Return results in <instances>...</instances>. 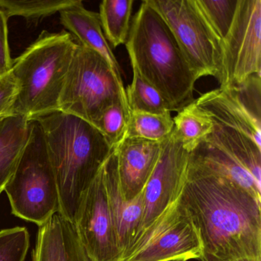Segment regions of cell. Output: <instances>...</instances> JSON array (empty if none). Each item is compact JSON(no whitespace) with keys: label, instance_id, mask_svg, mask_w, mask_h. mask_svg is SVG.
<instances>
[{"label":"cell","instance_id":"1","mask_svg":"<svg viewBox=\"0 0 261 261\" xmlns=\"http://www.w3.org/2000/svg\"><path fill=\"white\" fill-rule=\"evenodd\" d=\"M179 201L198 231L201 261L261 257V202L245 189L189 163Z\"/></svg>","mask_w":261,"mask_h":261},{"label":"cell","instance_id":"2","mask_svg":"<svg viewBox=\"0 0 261 261\" xmlns=\"http://www.w3.org/2000/svg\"><path fill=\"white\" fill-rule=\"evenodd\" d=\"M57 180L61 215L74 223L82 195L114 148L92 124L55 111L36 119Z\"/></svg>","mask_w":261,"mask_h":261},{"label":"cell","instance_id":"3","mask_svg":"<svg viewBox=\"0 0 261 261\" xmlns=\"http://www.w3.org/2000/svg\"><path fill=\"white\" fill-rule=\"evenodd\" d=\"M131 66L178 112L192 103L196 77L169 25L149 0L133 18L126 44Z\"/></svg>","mask_w":261,"mask_h":261},{"label":"cell","instance_id":"4","mask_svg":"<svg viewBox=\"0 0 261 261\" xmlns=\"http://www.w3.org/2000/svg\"><path fill=\"white\" fill-rule=\"evenodd\" d=\"M77 45L68 32L45 30L13 60L10 73L17 88L13 114L31 121L59 111L64 82Z\"/></svg>","mask_w":261,"mask_h":261},{"label":"cell","instance_id":"5","mask_svg":"<svg viewBox=\"0 0 261 261\" xmlns=\"http://www.w3.org/2000/svg\"><path fill=\"white\" fill-rule=\"evenodd\" d=\"M13 215L41 226L59 210L57 180L40 125L30 121L20 160L4 188Z\"/></svg>","mask_w":261,"mask_h":261},{"label":"cell","instance_id":"6","mask_svg":"<svg viewBox=\"0 0 261 261\" xmlns=\"http://www.w3.org/2000/svg\"><path fill=\"white\" fill-rule=\"evenodd\" d=\"M117 101L129 109L125 88L108 62L98 53L77 44L64 82L59 111L94 126L105 110Z\"/></svg>","mask_w":261,"mask_h":261},{"label":"cell","instance_id":"7","mask_svg":"<svg viewBox=\"0 0 261 261\" xmlns=\"http://www.w3.org/2000/svg\"><path fill=\"white\" fill-rule=\"evenodd\" d=\"M195 103L213 122V130L207 136L261 184L260 120L246 110L230 88L204 93Z\"/></svg>","mask_w":261,"mask_h":261},{"label":"cell","instance_id":"8","mask_svg":"<svg viewBox=\"0 0 261 261\" xmlns=\"http://www.w3.org/2000/svg\"><path fill=\"white\" fill-rule=\"evenodd\" d=\"M175 36L197 80L222 79V41L207 22L197 0H149Z\"/></svg>","mask_w":261,"mask_h":261},{"label":"cell","instance_id":"9","mask_svg":"<svg viewBox=\"0 0 261 261\" xmlns=\"http://www.w3.org/2000/svg\"><path fill=\"white\" fill-rule=\"evenodd\" d=\"M201 255L196 227L178 198L137 234L120 261H187Z\"/></svg>","mask_w":261,"mask_h":261},{"label":"cell","instance_id":"10","mask_svg":"<svg viewBox=\"0 0 261 261\" xmlns=\"http://www.w3.org/2000/svg\"><path fill=\"white\" fill-rule=\"evenodd\" d=\"M261 73V0H238L233 23L222 41L220 88L238 86Z\"/></svg>","mask_w":261,"mask_h":261},{"label":"cell","instance_id":"11","mask_svg":"<svg viewBox=\"0 0 261 261\" xmlns=\"http://www.w3.org/2000/svg\"><path fill=\"white\" fill-rule=\"evenodd\" d=\"M73 224L91 261H120L103 166L84 192Z\"/></svg>","mask_w":261,"mask_h":261},{"label":"cell","instance_id":"12","mask_svg":"<svg viewBox=\"0 0 261 261\" xmlns=\"http://www.w3.org/2000/svg\"><path fill=\"white\" fill-rule=\"evenodd\" d=\"M189 156L190 152L172 131L162 143L158 161L143 189L144 209L137 234L179 198L186 181Z\"/></svg>","mask_w":261,"mask_h":261},{"label":"cell","instance_id":"13","mask_svg":"<svg viewBox=\"0 0 261 261\" xmlns=\"http://www.w3.org/2000/svg\"><path fill=\"white\" fill-rule=\"evenodd\" d=\"M163 142L125 137L117 146L119 184L126 201L143 192L158 161Z\"/></svg>","mask_w":261,"mask_h":261},{"label":"cell","instance_id":"14","mask_svg":"<svg viewBox=\"0 0 261 261\" xmlns=\"http://www.w3.org/2000/svg\"><path fill=\"white\" fill-rule=\"evenodd\" d=\"M103 169L108 202L121 256L137 236L143 219V192L130 201H126L122 196L117 172V146L108 155Z\"/></svg>","mask_w":261,"mask_h":261},{"label":"cell","instance_id":"15","mask_svg":"<svg viewBox=\"0 0 261 261\" xmlns=\"http://www.w3.org/2000/svg\"><path fill=\"white\" fill-rule=\"evenodd\" d=\"M39 227L33 261H91L74 224L59 212Z\"/></svg>","mask_w":261,"mask_h":261},{"label":"cell","instance_id":"16","mask_svg":"<svg viewBox=\"0 0 261 261\" xmlns=\"http://www.w3.org/2000/svg\"><path fill=\"white\" fill-rule=\"evenodd\" d=\"M59 13L61 23L76 42L98 53L111 67L120 86L124 88L121 68L103 35L98 13L87 10L80 0Z\"/></svg>","mask_w":261,"mask_h":261},{"label":"cell","instance_id":"17","mask_svg":"<svg viewBox=\"0 0 261 261\" xmlns=\"http://www.w3.org/2000/svg\"><path fill=\"white\" fill-rule=\"evenodd\" d=\"M189 163L209 173L233 181L261 202V184L231 154L208 136L190 152Z\"/></svg>","mask_w":261,"mask_h":261},{"label":"cell","instance_id":"18","mask_svg":"<svg viewBox=\"0 0 261 261\" xmlns=\"http://www.w3.org/2000/svg\"><path fill=\"white\" fill-rule=\"evenodd\" d=\"M30 121L11 114L0 117V194L13 175L30 136Z\"/></svg>","mask_w":261,"mask_h":261},{"label":"cell","instance_id":"19","mask_svg":"<svg viewBox=\"0 0 261 261\" xmlns=\"http://www.w3.org/2000/svg\"><path fill=\"white\" fill-rule=\"evenodd\" d=\"M134 0H103L100 4V24L103 35L114 48L125 45L131 25Z\"/></svg>","mask_w":261,"mask_h":261},{"label":"cell","instance_id":"20","mask_svg":"<svg viewBox=\"0 0 261 261\" xmlns=\"http://www.w3.org/2000/svg\"><path fill=\"white\" fill-rule=\"evenodd\" d=\"M173 122L175 137L189 152L213 130V122L206 113L197 107L195 100L180 110Z\"/></svg>","mask_w":261,"mask_h":261},{"label":"cell","instance_id":"21","mask_svg":"<svg viewBox=\"0 0 261 261\" xmlns=\"http://www.w3.org/2000/svg\"><path fill=\"white\" fill-rule=\"evenodd\" d=\"M132 68V82L125 89L129 111L153 114L172 113V108L160 91L145 80L135 68Z\"/></svg>","mask_w":261,"mask_h":261},{"label":"cell","instance_id":"22","mask_svg":"<svg viewBox=\"0 0 261 261\" xmlns=\"http://www.w3.org/2000/svg\"><path fill=\"white\" fill-rule=\"evenodd\" d=\"M174 129L172 113L163 114L130 112L126 137L149 141H164Z\"/></svg>","mask_w":261,"mask_h":261},{"label":"cell","instance_id":"23","mask_svg":"<svg viewBox=\"0 0 261 261\" xmlns=\"http://www.w3.org/2000/svg\"><path fill=\"white\" fill-rule=\"evenodd\" d=\"M79 0H0V11L7 19L22 16L37 21L76 5Z\"/></svg>","mask_w":261,"mask_h":261},{"label":"cell","instance_id":"24","mask_svg":"<svg viewBox=\"0 0 261 261\" xmlns=\"http://www.w3.org/2000/svg\"><path fill=\"white\" fill-rule=\"evenodd\" d=\"M129 117V110L121 101H117L105 110L94 127L101 133L110 146L114 148L126 137Z\"/></svg>","mask_w":261,"mask_h":261},{"label":"cell","instance_id":"25","mask_svg":"<svg viewBox=\"0 0 261 261\" xmlns=\"http://www.w3.org/2000/svg\"><path fill=\"white\" fill-rule=\"evenodd\" d=\"M238 0H197L204 17L221 41L233 23Z\"/></svg>","mask_w":261,"mask_h":261},{"label":"cell","instance_id":"26","mask_svg":"<svg viewBox=\"0 0 261 261\" xmlns=\"http://www.w3.org/2000/svg\"><path fill=\"white\" fill-rule=\"evenodd\" d=\"M30 244V233L25 227L0 230V261L25 260Z\"/></svg>","mask_w":261,"mask_h":261},{"label":"cell","instance_id":"27","mask_svg":"<svg viewBox=\"0 0 261 261\" xmlns=\"http://www.w3.org/2000/svg\"><path fill=\"white\" fill-rule=\"evenodd\" d=\"M17 88L11 73L0 79V117L13 114Z\"/></svg>","mask_w":261,"mask_h":261},{"label":"cell","instance_id":"28","mask_svg":"<svg viewBox=\"0 0 261 261\" xmlns=\"http://www.w3.org/2000/svg\"><path fill=\"white\" fill-rule=\"evenodd\" d=\"M8 19L0 11V79L10 74L13 66L8 39Z\"/></svg>","mask_w":261,"mask_h":261},{"label":"cell","instance_id":"29","mask_svg":"<svg viewBox=\"0 0 261 261\" xmlns=\"http://www.w3.org/2000/svg\"><path fill=\"white\" fill-rule=\"evenodd\" d=\"M231 261H261V257H242Z\"/></svg>","mask_w":261,"mask_h":261},{"label":"cell","instance_id":"30","mask_svg":"<svg viewBox=\"0 0 261 261\" xmlns=\"http://www.w3.org/2000/svg\"><path fill=\"white\" fill-rule=\"evenodd\" d=\"M169 261H186V260H184V259H172V260H169Z\"/></svg>","mask_w":261,"mask_h":261}]
</instances>
